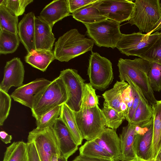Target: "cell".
<instances>
[{
  "label": "cell",
  "mask_w": 161,
  "mask_h": 161,
  "mask_svg": "<svg viewBox=\"0 0 161 161\" xmlns=\"http://www.w3.org/2000/svg\"><path fill=\"white\" fill-rule=\"evenodd\" d=\"M152 62L139 57L131 60L120 58L117 66L119 75L128 76L141 90L151 106L157 100L155 97L148 76Z\"/></svg>",
  "instance_id": "1"
},
{
  "label": "cell",
  "mask_w": 161,
  "mask_h": 161,
  "mask_svg": "<svg viewBox=\"0 0 161 161\" xmlns=\"http://www.w3.org/2000/svg\"><path fill=\"white\" fill-rule=\"evenodd\" d=\"M94 43L91 39L85 37L77 29H71L55 42L53 51L55 59L68 62L88 51H92Z\"/></svg>",
  "instance_id": "2"
},
{
  "label": "cell",
  "mask_w": 161,
  "mask_h": 161,
  "mask_svg": "<svg viewBox=\"0 0 161 161\" xmlns=\"http://www.w3.org/2000/svg\"><path fill=\"white\" fill-rule=\"evenodd\" d=\"M67 99L65 85L58 76L51 81L36 97L31 109L32 116L36 119L47 111L65 103Z\"/></svg>",
  "instance_id": "3"
},
{
  "label": "cell",
  "mask_w": 161,
  "mask_h": 161,
  "mask_svg": "<svg viewBox=\"0 0 161 161\" xmlns=\"http://www.w3.org/2000/svg\"><path fill=\"white\" fill-rule=\"evenodd\" d=\"M160 0H136L131 17L128 23L135 25L140 32L149 34L161 18Z\"/></svg>",
  "instance_id": "4"
},
{
  "label": "cell",
  "mask_w": 161,
  "mask_h": 161,
  "mask_svg": "<svg viewBox=\"0 0 161 161\" xmlns=\"http://www.w3.org/2000/svg\"><path fill=\"white\" fill-rule=\"evenodd\" d=\"M74 112L83 139L94 140L106 128L105 118L98 105L91 108H81L79 111Z\"/></svg>",
  "instance_id": "5"
},
{
  "label": "cell",
  "mask_w": 161,
  "mask_h": 161,
  "mask_svg": "<svg viewBox=\"0 0 161 161\" xmlns=\"http://www.w3.org/2000/svg\"><path fill=\"white\" fill-rule=\"evenodd\" d=\"M120 23L107 19L93 24H84L86 28V34L97 46L116 47L122 34Z\"/></svg>",
  "instance_id": "6"
},
{
  "label": "cell",
  "mask_w": 161,
  "mask_h": 161,
  "mask_svg": "<svg viewBox=\"0 0 161 161\" xmlns=\"http://www.w3.org/2000/svg\"><path fill=\"white\" fill-rule=\"evenodd\" d=\"M87 74L92 86L99 90L103 91L114 79L112 64L97 53L92 52L89 60Z\"/></svg>",
  "instance_id": "7"
},
{
  "label": "cell",
  "mask_w": 161,
  "mask_h": 161,
  "mask_svg": "<svg viewBox=\"0 0 161 161\" xmlns=\"http://www.w3.org/2000/svg\"><path fill=\"white\" fill-rule=\"evenodd\" d=\"M159 33L156 32L150 35L140 32L129 34H122L116 47L122 53L127 56L139 57L150 48Z\"/></svg>",
  "instance_id": "8"
},
{
  "label": "cell",
  "mask_w": 161,
  "mask_h": 161,
  "mask_svg": "<svg viewBox=\"0 0 161 161\" xmlns=\"http://www.w3.org/2000/svg\"><path fill=\"white\" fill-rule=\"evenodd\" d=\"M27 141L34 142L40 161H51L53 155H61L52 127L33 129L29 132Z\"/></svg>",
  "instance_id": "9"
},
{
  "label": "cell",
  "mask_w": 161,
  "mask_h": 161,
  "mask_svg": "<svg viewBox=\"0 0 161 161\" xmlns=\"http://www.w3.org/2000/svg\"><path fill=\"white\" fill-rule=\"evenodd\" d=\"M59 76L63 81L67 90L68 99L65 103L74 112L79 111L85 80L78 74L76 70L72 69L61 71Z\"/></svg>",
  "instance_id": "10"
},
{
  "label": "cell",
  "mask_w": 161,
  "mask_h": 161,
  "mask_svg": "<svg viewBox=\"0 0 161 161\" xmlns=\"http://www.w3.org/2000/svg\"><path fill=\"white\" fill-rule=\"evenodd\" d=\"M135 6V3L132 0H101L97 8L107 19L120 24L130 20Z\"/></svg>",
  "instance_id": "11"
},
{
  "label": "cell",
  "mask_w": 161,
  "mask_h": 161,
  "mask_svg": "<svg viewBox=\"0 0 161 161\" xmlns=\"http://www.w3.org/2000/svg\"><path fill=\"white\" fill-rule=\"evenodd\" d=\"M51 81L44 78L36 79L17 87L10 96L14 101L31 109L36 97Z\"/></svg>",
  "instance_id": "12"
},
{
  "label": "cell",
  "mask_w": 161,
  "mask_h": 161,
  "mask_svg": "<svg viewBox=\"0 0 161 161\" xmlns=\"http://www.w3.org/2000/svg\"><path fill=\"white\" fill-rule=\"evenodd\" d=\"M25 73L24 66L20 58L15 57L7 61L4 68L0 89L8 93L11 87H18L23 85Z\"/></svg>",
  "instance_id": "13"
},
{
  "label": "cell",
  "mask_w": 161,
  "mask_h": 161,
  "mask_svg": "<svg viewBox=\"0 0 161 161\" xmlns=\"http://www.w3.org/2000/svg\"><path fill=\"white\" fill-rule=\"evenodd\" d=\"M61 155L68 158L78 150V146L66 125L59 117L52 127Z\"/></svg>",
  "instance_id": "14"
},
{
  "label": "cell",
  "mask_w": 161,
  "mask_h": 161,
  "mask_svg": "<svg viewBox=\"0 0 161 161\" xmlns=\"http://www.w3.org/2000/svg\"><path fill=\"white\" fill-rule=\"evenodd\" d=\"M153 118L147 123L141 126L136 125V135L134 145L136 155L150 160L149 150L153 133Z\"/></svg>",
  "instance_id": "15"
},
{
  "label": "cell",
  "mask_w": 161,
  "mask_h": 161,
  "mask_svg": "<svg viewBox=\"0 0 161 161\" xmlns=\"http://www.w3.org/2000/svg\"><path fill=\"white\" fill-rule=\"evenodd\" d=\"M68 0H55L47 4L39 16L53 28L54 24L70 15Z\"/></svg>",
  "instance_id": "16"
},
{
  "label": "cell",
  "mask_w": 161,
  "mask_h": 161,
  "mask_svg": "<svg viewBox=\"0 0 161 161\" xmlns=\"http://www.w3.org/2000/svg\"><path fill=\"white\" fill-rule=\"evenodd\" d=\"M95 141L111 156L113 161H120V141L116 130L105 128Z\"/></svg>",
  "instance_id": "17"
},
{
  "label": "cell",
  "mask_w": 161,
  "mask_h": 161,
  "mask_svg": "<svg viewBox=\"0 0 161 161\" xmlns=\"http://www.w3.org/2000/svg\"><path fill=\"white\" fill-rule=\"evenodd\" d=\"M33 13L25 14L18 25V35L20 41L27 53L36 49L35 44V18Z\"/></svg>",
  "instance_id": "18"
},
{
  "label": "cell",
  "mask_w": 161,
  "mask_h": 161,
  "mask_svg": "<svg viewBox=\"0 0 161 161\" xmlns=\"http://www.w3.org/2000/svg\"><path fill=\"white\" fill-rule=\"evenodd\" d=\"M50 25L39 16L35 18L36 49L52 50L55 40Z\"/></svg>",
  "instance_id": "19"
},
{
  "label": "cell",
  "mask_w": 161,
  "mask_h": 161,
  "mask_svg": "<svg viewBox=\"0 0 161 161\" xmlns=\"http://www.w3.org/2000/svg\"><path fill=\"white\" fill-rule=\"evenodd\" d=\"M153 127L152 140L149 150L150 160L155 161L161 151V100L152 106Z\"/></svg>",
  "instance_id": "20"
},
{
  "label": "cell",
  "mask_w": 161,
  "mask_h": 161,
  "mask_svg": "<svg viewBox=\"0 0 161 161\" xmlns=\"http://www.w3.org/2000/svg\"><path fill=\"white\" fill-rule=\"evenodd\" d=\"M136 125L131 123L123 127L119 138L121 151L120 161H128L136 155L134 145L136 133Z\"/></svg>",
  "instance_id": "21"
},
{
  "label": "cell",
  "mask_w": 161,
  "mask_h": 161,
  "mask_svg": "<svg viewBox=\"0 0 161 161\" xmlns=\"http://www.w3.org/2000/svg\"><path fill=\"white\" fill-rule=\"evenodd\" d=\"M25 58L26 63L44 72L55 58L53 51L35 49L27 53Z\"/></svg>",
  "instance_id": "22"
},
{
  "label": "cell",
  "mask_w": 161,
  "mask_h": 161,
  "mask_svg": "<svg viewBox=\"0 0 161 161\" xmlns=\"http://www.w3.org/2000/svg\"><path fill=\"white\" fill-rule=\"evenodd\" d=\"M100 2L98 0L74 12L72 14L73 17L83 24H93L107 19L97 8Z\"/></svg>",
  "instance_id": "23"
},
{
  "label": "cell",
  "mask_w": 161,
  "mask_h": 161,
  "mask_svg": "<svg viewBox=\"0 0 161 161\" xmlns=\"http://www.w3.org/2000/svg\"><path fill=\"white\" fill-rule=\"evenodd\" d=\"M129 85L124 80L117 81L112 88L106 91L102 94L104 102L116 110L122 112L121 108L122 95Z\"/></svg>",
  "instance_id": "24"
},
{
  "label": "cell",
  "mask_w": 161,
  "mask_h": 161,
  "mask_svg": "<svg viewBox=\"0 0 161 161\" xmlns=\"http://www.w3.org/2000/svg\"><path fill=\"white\" fill-rule=\"evenodd\" d=\"M3 161H30L27 143L14 142L7 147Z\"/></svg>",
  "instance_id": "25"
},
{
  "label": "cell",
  "mask_w": 161,
  "mask_h": 161,
  "mask_svg": "<svg viewBox=\"0 0 161 161\" xmlns=\"http://www.w3.org/2000/svg\"><path fill=\"white\" fill-rule=\"evenodd\" d=\"M140 100L131 123L135 125H142L149 122L153 116L152 106L149 104L141 90L139 89Z\"/></svg>",
  "instance_id": "26"
},
{
  "label": "cell",
  "mask_w": 161,
  "mask_h": 161,
  "mask_svg": "<svg viewBox=\"0 0 161 161\" xmlns=\"http://www.w3.org/2000/svg\"><path fill=\"white\" fill-rule=\"evenodd\" d=\"M60 117L66 125L77 145H81L83 139L78 127L74 111L65 103L62 105Z\"/></svg>",
  "instance_id": "27"
},
{
  "label": "cell",
  "mask_w": 161,
  "mask_h": 161,
  "mask_svg": "<svg viewBox=\"0 0 161 161\" xmlns=\"http://www.w3.org/2000/svg\"><path fill=\"white\" fill-rule=\"evenodd\" d=\"M80 155L93 158L113 161L110 155L94 140L87 141L79 149Z\"/></svg>",
  "instance_id": "28"
},
{
  "label": "cell",
  "mask_w": 161,
  "mask_h": 161,
  "mask_svg": "<svg viewBox=\"0 0 161 161\" xmlns=\"http://www.w3.org/2000/svg\"><path fill=\"white\" fill-rule=\"evenodd\" d=\"M17 34L0 30V53L6 54L14 52L20 42Z\"/></svg>",
  "instance_id": "29"
},
{
  "label": "cell",
  "mask_w": 161,
  "mask_h": 161,
  "mask_svg": "<svg viewBox=\"0 0 161 161\" xmlns=\"http://www.w3.org/2000/svg\"><path fill=\"white\" fill-rule=\"evenodd\" d=\"M18 17L13 14L3 5H0V29L18 34Z\"/></svg>",
  "instance_id": "30"
},
{
  "label": "cell",
  "mask_w": 161,
  "mask_h": 161,
  "mask_svg": "<svg viewBox=\"0 0 161 161\" xmlns=\"http://www.w3.org/2000/svg\"><path fill=\"white\" fill-rule=\"evenodd\" d=\"M102 110L106 120V126L108 128L116 130L125 119L122 112L116 110L105 102Z\"/></svg>",
  "instance_id": "31"
},
{
  "label": "cell",
  "mask_w": 161,
  "mask_h": 161,
  "mask_svg": "<svg viewBox=\"0 0 161 161\" xmlns=\"http://www.w3.org/2000/svg\"><path fill=\"white\" fill-rule=\"evenodd\" d=\"M61 108L62 105L58 106L41 115L36 119V128L44 129L52 127L60 116Z\"/></svg>",
  "instance_id": "32"
},
{
  "label": "cell",
  "mask_w": 161,
  "mask_h": 161,
  "mask_svg": "<svg viewBox=\"0 0 161 161\" xmlns=\"http://www.w3.org/2000/svg\"><path fill=\"white\" fill-rule=\"evenodd\" d=\"M33 0H0V5L4 6L11 13L18 17L22 15L26 7Z\"/></svg>",
  "instance_id": "33"
},
{
  "label": "cell",
  "mask_w": 161,
  "mask_h": 161,
  "mask_svg": "<svg viewBox=\"0 0 161 161\" xmlns=\"http://www.w3.org/2000/svg\"><path fill=\"white\" fill-rule=\"evenodd\" d=\"M139 57L161 65V32L150 48Z\"/></svg>",
  "instance_id": "34"
},
{
  "label": "cell",
  "mask_w": 161,
  "mask_h": 161,
  "mask_svg": "<svg viewBox=\"0 0 161 161\" xmlns=\"http://www.w3.org/2000/svg\"><path fill=\"white\" fill-rule=\"evenodd\" d=\"M98 104L95 89L90 83H85L83 87L81 108H91Z\"/></svg>",
  "instance_id": "35"
},
{
  "label": "cell",
  "mask_w": 161,
  "mask_h": 161,
  "mask_svg": "<svg viewBox=\"0 0 161 161\" xmlns=\"http://www.w3.org/2000/svg\"><path fill=\"white\" fill-rule=\"evenodd\" d=\"M148 75L153 90L161 91V65L152 63Z\"/></svg>",
  "instance_id": "36"
},
{
  "label": "cell",
  "mask_w": 161,
  "mask_h": 161,
  "mask_svg": "<svg viewBox=\"0 0 161 161\" xmlns=\"http://www.w3.org/2000/svg\"><path fill=\"white\" fill-rule=\"evenodd\" d=\"M11 99L8 93L0 89V125L3 126L9 114Z\"/></svg>",
  "instance_id": "37"
},
{
  "label": "cell",
  "mask_w": 161,
  "mask_h": 161,
  "mask_svg": "<svg viewBox=\"0 0 161 161\" xmlns=\"http://www.w3.org/2000/svg\"><path fill=\"white\" fill-rule=\"evenodd\" d=\"M133 101V97L131 88L129 85L123 92L122 95L121 108L125 114V118L128 115Z\"/></svg>",
  "instance_id": "38"
},
{
  "label": "cell",
  "mask_w": 161,
  "mask_h": 161,
  "mask_svg": "<svg viewBox=\"0 0 161 161\" xmlns=\"http://www.w3.org/2000/svg\"><path fill=\"white\" fill-rule=\"evenodd\" d=\"M98 0H68L70 13L86 6L96 2Z\"/></svg>",
  "instance_id": "39"
},
{
  "label": "cell",
  "mask_w": 161,
  "mask_h": 161,
  "mask_svg": "<svg viewBox=\"0 0 161 161\" xmlns=\"http://www.w3.org/2000/svg\"><path fill=\"white\" fill-rule=\"evenodd\" d=\"M30 161H40L35 145L31 141H27Z\"/></svg>",
  "instance_id": "40"
},
{
  "label": "cell",
  "mask_w": 161,
  "mask_h": 161,
  "mask_svg": "<svg viewBox=\"0 0 161 161\" xmlns=\"http://www.w3.org/2000/svg\"><path fill=\"white\" fill-rule=\"evenodd\" d=\"M0 137L1 140L6 144L11 143L12 139L11 135L3 130L0 132Z\"/></svg>",
  "instance_id": "41"
},
{
  "label": "cell",
  "mask_w": 161,
  "mask_h": 161,
  "mask_svg": "<svg viewBox=\"0 0 161 161\" xmlns=\"http://www.w3.org/2000/svg\"><path fill=\"white\" fill-rule=\"evenodd\" d=\"M72 161H112L108 160L90 158L80 155L76 156Z\"/></svg>",
  "instance_id": "42"
},
{
  "label": "cell",
  "mask_w": 161,
  "mask_h": 161,
  "mask_svg": "<svg viewBox=\"0 0 161 161\" xmlns=\"http://www.w3.org/2000/svg\"><path fill=\"white\" fill-rule=\"evenodd\" d=\"M160 4L161 7V1L160 2ZM160 31H161V18L156 25L153 30L147 34L150 35L155 32H159Z\"/></svg>",
  "instance_id": "43"
},
{
  "label": "cell",
  "mask_w": 161,
  "mask_h": 161,
  "mask_svg": "<svg viewBox=\"0 0 161 161\" xmlns=\"http://www.w3.org/2000/svg\"><path fill=\"white\" fill-rule=\"evenodd\" d=\"M128 161H151L146 160L141 158L136 155L132 159Z\"/></svg>",
  "instance_id": "44"
},
{
  "label": "cell",
  "mask_w": 161,
  "mask_h": 161,
  "mask_svg": "<svg viewBox=\"0 0 161 161\" xmlns=\"http://www.w3.org/2000/svg\"><path fill=\"white\" fill-rule=\"evenodd\" d=\"M58 161H68V158L63 156L60 155L58 157Z\"/></svg>",
  "instance_id": "45"
},
{
  "label": "cell",
  "mask_w": 161,
  "mask_h": 161,
  "mask_svg": "<svg viewBox=\"0 0 161 161\" xmlns=\"http://www.w3.org/2000/svg\"><path fill=\"white\" fill-rule=\"evenodd\" d=\"M58 155L57 154L53 155L51 161H58Z\"/></svg>",
  "instance_id": "46"
},
{
  "label": "cell",
  "mask_w": 161,
  "mask_h": 161,
  "mask_svg": "<svg viewBox=\"0 0 161 161\" xmlns=\"http://www.w3.org/2000/svg\"><path fill=\"white\" fill-rule=\"evenodd\" d=\"M155 161H161V151L158 155Z\"/></svg>",
  "instance_id": "47"
}]
</instances>
